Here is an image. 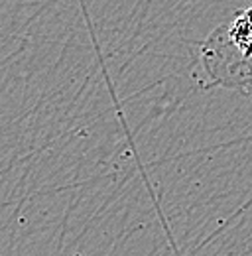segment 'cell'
<instances>
[{
    "mask_svg": "<svg viewBox=\"0 0 252 256\" xmlns=\"http://www.w3.org/2000/svg\"><path fill=\"white\" fill-rule=\"evenodd\" d=\"M226 36L236 46V50H240L242 56H246V58L252 56V20L246 12H242L240 16L234 18Z\"/></svg>",
    "mask_w": 252,
    "mask_h": 256,
    "instance_id": "1",
    "label": "cell"
},
{
    "mask_svg": "<svg viewBox=\"0 0 252 256\" xmlns=\"http://www.w3.org/2000/svg\"><path fill=\"white\" fill-rule=\"evenodd\" d=\"M246 14L250 16V20H252V6H250V8H248V10H246Z\"/></svg>",
    "mask_w": 252,
    "mask_h": 256,
    "instance_id": "2",
    "label": "cell"
}]
</instances>
